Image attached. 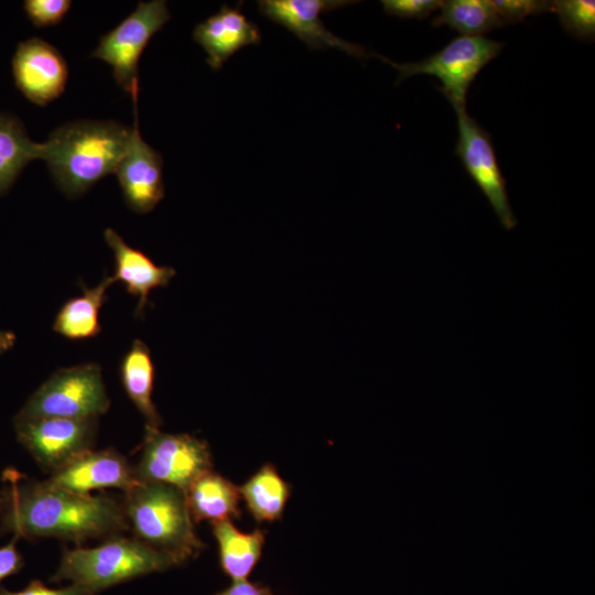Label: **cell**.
I'll return each mask as SVG.
<instances>
[{
    "mask_svg": "<svg viewBox=\"0 0 595 595\" xmlns=\"http://www.w3.org/2000/svg\"><path fill=\"white\" fill-rule=\"evenodd\" d=\"M119 374L126 394L144 416L147 425L159 429L162 419L152 400L155 367L145 343L140 339L133 340L130 349L121 358Z\"/></svg>",
    "mask_w": 595,
    "mask_h": 595,
    "instance_id": "19",
    "label": "cell"
},
{
    "mask_svg": "<svg viewBox=\"0 0 595 595\" xmlns=\"http://www.w3.org/2000/svg\"><path fill=\"white\" fill-rule=\"evenodd\" d=\"M220 567L232 581L246 580L261 558L266 532L240 531L230 520L213 523Z\"/></svg>",
    "mask_w": 595,
    "mask_h": 595,
    "instance_id": "20",
    "label": "cell"
},
{
    "mask_svg": "<svg viewBox=\"0 0 595 595\" xmlns=\"http://www.w3.org/2000/svg\"><path fill=\"white\" fill-rule=\"evenodd\" d=\"M13 423L18 441L51 475L91 450L98 428L97 418H14Z\"/></svg>",
    "mask_w": 595,
    "mask_h": 595,
    "instance_id": "9",
    "label": "cell"
},
{
    "mask_svg": "<svg viewBox=\"0 0 595 595\" xmlns=\"http://www.w3.org/2000/svg\"><path fill=\"white\" fill-rule=\"evenodd\" d=\"M131 138V127L112 120H73L43 142V158L58 188L69 198L86 193L116 172Z\"/></svg>",
    "mask_w": 595,
    "mask_h": 595,
    "instance_id": "2",
    "label": "cell"
},
{
    "mask_svg": "<svg viewBox=\"0 0 595 595\" xmlns=\"http://www.w3.org/2000/svg\"><path fill=\"white\" fill-rule=\"evenodd\" d=\"M551 11L559 15L566 32L581 40H594L595 2L593 0H555L551 1Z\"/></svg>",
    "mask_w": 595,
    "mask_h": 595,
    "instance_id": "24",
    "label": "cell"
},
{
    "mask_svg": "<svg viewBox=\"0 0 595 595\" xmlns=\"http://www.w3.org/2000/svg\"><path fill=\"white\" fill-rule=\"evenodd\" d=\"M433 25H447L462 36H482L494 29L504 26L491 0H447L443 1L440 14Z\"/></svg>",
    "mask_w": 595,
    "mask_h": 595,
    "instance_id": "23",
    "label": "cell"
},
{
    "mask_svg": "<svg viewBox=\"0 0 595 595\" xmlns=\"http://www.w3.org/2000/svg\"><path fill=\"white\" fill-rule=\"evenodd\" d=\"M180 565L137 538L113 534L94 548L64 549L51 582L71 581L93 594L134 577Z\"/></svg>",
    "mask_w": 595,
    "mask_h": 595,
    "instance_id": "4",
    "label": "cell"
},
{
    "mask_svg": "<svg viewBox=\"0 0 595 595\" xmlns=\"http://www.w3.org/2000/svg\"><path fill=\"white\" fill-rule=\"evenodd\" d=\"M237 7L223 6L218 12L198 23L193 39L207 54L210 68L218 71L235 53L247 45L261 42L259 28Z\"/></svg>",
    "mask_w": 595,
    "mask_h": 595,
    "instance_id": "15",
    "label": "cell"
},
{
    "mask_svg": "<svg viewBox=\"0 0 595 595\" xmlns=\"http://www.w3.org/2000/svg\"><path fill=\"white\" fill-rule=\"evenodd\" d=\"M140 458L133 466L139 482H155L184 491L203 473L212 469L208 444L190 434H169L145 425Z\"/></svg>",
    "mask_w": 595,
    "mask_h": 595,
    "instance_id": "8",
    "label": "cell"
},
{
    "mask_svg": "<svg viewBox=\"0 0 595 595\" xmlns=\"http://www.w3.org/2000/svg\"><path fill=\"white\" fill-rule=\"evenodd\" d=\"M17 336L11 331L0 329V355L10 350L15 344Z\"/></svg>",
    "mask_w": 595,
    "mask_h": 595,
    "instance_id": "31",
    "label": "cell"
},
{
    "mask_svg": "<svg viewBox=\"0 0 595 595\" xmlns=\"http://www.w3.org/2000/svg\"><path fill=\"white\" fill-rule=\"evenodd\" d=\"M72 7L69 0H25L23 9L28 19L36 28L61 23Z\"/></svg>",
    "mask_w": 595,
    "mask_h": 595,
    "instance_id": "25",
    "label": "cell"
},
{
    "mask_svg": "<svg viewBox=\"0 0 595 595\" xmlns=\"http://www.w3.org/2000/svg\"><path fill=\"white\" fill-rule=\"evenodd\" d=\"M502 24L523 21L529 15L551 11V1L545 0H491Z\"/></svg>",
    "mask_w": 595,
    "mask_h": 595,
    "instance_id": "26",
    "label": "cell"
},
{
    "mask_svg": "<svg viewBox=\"0 0 595 595\" xmlns=\"http://www.w3.org/2000/svg\"><path fill=\"white\" fill-rule=\"evenodd\" d=\"M443 1L440 0H382L386 13L399 18L423 19L439 10Z\"/></svg>",
    "mask_w": 595,
    "mask_h": 595,
    "instance_id": "27",
    "label": "cell"
},
{
    "mask_svg": "<svg viewBox=\"0 0 595 595\" xmlns=\"http://www.w3.org/2000/svg\"><path fill=\"white\" fill-rule=\"evenodd\" d=\"M458 139L455 149L465 170L490 203L505 229H512L517 219L511 209L506 180L499 169L490 134L466 111L456 109Z\"/></svg>",
    "mask_w": 595,
    "mask_h": 595,
    "instance_id": "10",
    "label": "cell"
},
{
    "mask_svg": "<svg viewBox=\"0 0 595 595\" xmlns=\"http://www.w3.org/2000/svg\"><path fill=\"white\" fill-rule=\"evenodd\" d=\"M48 482L78 494L104 488H119L127 493L140 483L133 466L113 448L84 452L52 474Z\"/></svg>",
    "mask_w": 595,
    "mask_h": 595,
    "instance_id": "14",
    "label": "cell"
},
{
    "mask_svg": "<svg viewBox=\"0 0 595 595\" xmlns=\"http://www.w3.org/2000/svg\"><path fill=\"white\" fill-rule=\"evenodd\" d=\"M504 43L482 36H458L446 46L419 62L397 64L378 56L398 71L397 84L414 75H431L442 83L441 91L454 110L466 108L468 89L478 73L493 61Z\"/></svg>",
    "mask_w": 595,
    "mask_h": 595,
    "instance_id": "6",
    "label": "cell"
},
{
    "mask_svg": "<svg viewBox=\"0 0 595 595\" xmlns=\"http://www.w3.org/2000/svg\"><path fill=\"white\" fill-rule=\"evenodd\" d=\"M43 149L17 117L0 112V195L11 188L26 164L43 158Z\"/></svg>",
    "mask_w": 595,
    "mask_h": 595,
    "instance_id": "22",
    "label": "cell"
},
{
    "mask_svg": "<svg viewBox=\"0 0 595 595\" xmlns=\"http://www.w3.org/2000/svg\"><path fill=\"white\" fill-rule=\"evenodd\" d=\"M170 19L166 1H140L126 19L100 37L90 54L110 65L116 83L132 99L138 98L140 57Z\"/></svg>",
    "mask_w": 595,
    "mask_h": 595,
    "instance_id": "7",
    "label": "cell"
},
{
    "mask_svg": "<svg viewBox=\"0 0 595 595\" xmlns=\"http://www.w3.org/2000/svg\"><path fill=\"white\" fill-rule=\"evenodd\" d=\"M109 407L101 367L87 363L54 371L14 418L90 419L106 413Z\"/></svg>",
    "mask_w": 595,
    "mask_h": 595,
    "instance_id": "5",
    "label": "cell"
},
{
    "mask_svg": "<svg viewBox=\"0 0 595 595\" xmlns=\"http://www.w3.org/2000/svg\"><path fill=\"white\" fill-rule=\"evenodd\" d=\"M346 0H260L259 12L283 25L310 48H337L355 57H367L365 48L332 33L321 14L355 3Z\"/></svg>",
    "mask_w": 595,
    "mask_h": 595,
    "instance_id": "11",
    "label": "cell"
},
{
    "mask_svg": "<svg viewBox=\"0 0 595 595\" xmlns=\"http://www.w3.org/2000/svg\"><path fill=\"white\" fill-rule=\"evenodd\" d=\"M122 502L134 538L174 558L178 564L199 554L185 491L167 484L140 482L125 493Z\"/></svg>",
    "mask_w": 595,
    "mask_h": 595,
    "instance_id": "3",
    "label": "cell"
},
{
    "mask_svg": "<svg viewBox=\"0 0 595 595\" xmlns=\"http://www.w3.org/2000/svg\"><path fill=\"white\" fill-rule=\"evenodd\" d=\"M239 490L248 511L258 522L280 519L291 495L290 484L271 463L262 465Z\"/></svg>",
    "mask_w": 595,
    "mask_h": 595,
    "instance_id": "21",
    "label": "cell"
},
{
    "mask_svg": "<svg viewBox=\"0 0 595 595\" xmlns=\"http://www.w3.org/2000/svg\"><path fill=\"white\" fill-rule=\"evenodd\" d=\"M104 237L113 252V280L125 284L129 294L138 298L136 317L142 316L152 290L166 286L175 275L171 267L158 266L144 252L128 245L112 228L104 231Z\"/></svg>",
    "mask_w": 595,
    "mask_h": 595,
    "instance_id": "16",
    "label": "cell"
},
{
    "mask_svg": "<svg viewBox=\"0 0 595 595\" xmlns=\"http://www.w3.org/2000/svg\"><path fill=\"white\" fill-rule=\"evenodd\" d=\"M0 595H94L88 588L72 584L63 588H50L41 581L33 580L21 591L12 592L0 586Z\"/></svg>",
    "mask_w": 595,
    "mask_h": 595,
    "instance_id": "28",
    "label": "cell"
},
{
    "mask_svg": "<svg viewBox=\"0 0 595 595\" xmlns=\"http://www.w3.org/2000/svg\"><path fill=\"white\" fill-rule=\"evenodd\" d=\"M19 91L31 102L46 106L65 90L68 66L62 53L41 37L20 42L11 61Z\"/></svg>",
    "mask_w": 595,
    "mask_h": 595,
    "instance_id": "12",
    "label": "cell"
},
{
    "mask_svg": "<svg viewBox=\"0 0 595 595\" xmlns=\"http://www.w3.org/2000/svg\"><path fill=\"white\" fill-rule=\"evenodd\" d=\"M194 522L212 523L240 517L239 487L220 474L209 469L199 475L185 491Z\"/></svg>",
    "mask_w": 595,
    "mask_h": 595,
    "instance_id": "17",
    "label": "cell"
},
{
    "mask_svg": "<svg viewBox=\"0 0 595 595\" xmlns=\"http://www.w3.org/2000/svg\"><path fill=\"white\" fill-rule=\"evenodd\" d=\"M215 595H274L272 589L259 583H250L246 580L234 581L226 589Z\"/></svg>",
    "mask_w": 595,
    "mask_h": 595,
    "instance_id": "30",
    "label": "cell"
},
{
    "mask_svg": "<svg viewBox=\"0 0 595 595\" xmlns=\"http://www.w3.org/2000/svg\"><path fill=\"white\" fill-rule=\"evenodd\" d=\"M134 120L128 149L115 174L127 206L139 214L151 212L164 197L163 159L149 145L139 130L137 98H133Z\"/></svg>",
    "mask_w": 595,
    "mask_h": 595,
    "instance_id": "13",
    "label": "cell"
},
{
    "mask_svg": "<svg viewBox=\"0 0 595 595\" xmlns=\"http://www.w3.org/2000/svg\"><path fill=\"white\" fill-rule=\"evenodd\" d=\"M17 539L14 537L9 544L0 548V582L19 573L24 566L23 556L15 545Z\"/></svg>",
    "mask_w": 595,
    "mask_h": 595,
    "instance_id": "29",
    "label": "cell"
},
{
    "mask_svg": "<svg viewBox=\"0 0 595 595\" xmlns=\"http://www.w3.org/2000/svg\"><path fill=\"white\" fill-rule=\"evenodd\" d=\"M115 282L112 275H105L94 288L80 281L82 295L63 303L53 322L54 332L72 340L96 337L101 332L99 312Z\"/></svg>",
    "mask_w": 595,
    "mask_h": 595,
    "instance_id": "18",
    "label": "cell"
},
{
    "mask_svg": "<svg viewBox=\"0 0 595 595\" xmlns=\"http://www.w3.org/2000/svg\"><path fill=\"white\" fill-rule=\"evenodd\" d=\"M0 491V533L82 543L127 529L122 504L107 495L78 494L7 469Z\"/></svg>",
    "mask_w": 595,
    "mask_h": 595,
    "instance_id": "1",
    "label": "cell"
}]
</instances>
